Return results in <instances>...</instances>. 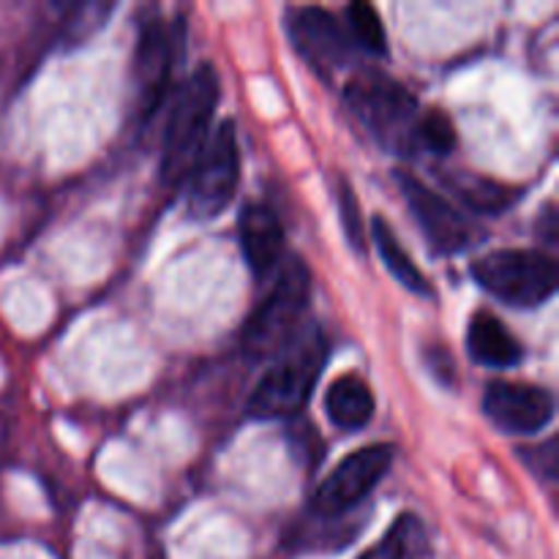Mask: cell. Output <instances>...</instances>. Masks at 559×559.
<instances>
[{
	"label": "cell",
	"mask_w": 559,
	"mask_h": 559,
	"mask_svg": "<svg viewBox=\"0 0 559 559\" xmlns=\"http://www.w3.org/2000/svg\"><path fill=\"white\" fill-rule=\"evenodd\" d=\"M344 104L385 151L413 156L418 151V98L380 71H360L344 85Z\"/></svg>",
	"instance_id": "cell-1"
},
{
	"label": "cell",
	"mask_w": 559,
	"mask_h": 559,
	"mask_svg": "<svg viewBox=\"0 0 559 559\" xmlns=\"http://www.w3.org/2000/svg\"><path fill=\"white\" fill-rule=\"evenodd\" d=\"M328 358V342L322 331L298 333L276 364L262 374L249 399V415L257 420H284L298 415L309 404L322 366Z\"/></svg>",
	"instance_id": "cell-2"
},
{
	"label": "cell",
	"mask_w": 559,
	"mask_h": 559,
	"mask_svg": "<svg viewBox=\"0 0 559 559\" xmlns=\"http://www.w3.org/2000/svg\"><path fill=\"white\" fill-rule=\"evenodd\" d=\"M218 96H222V82L211 63H202L175 96L162 145V178L167 183H183L191 164L205 147Z\"/></svg>",
	"instance_id": "cell-3"
},
{
	"label": "cell",
	"mask_w": 559,
	"mask_h": 559,
	"mask_svg": "<svg viewBox=\"0 0 559 559\" xmlns=\"http://www.w3.org/2000/svg\"><path fill=\"white\" fill-rule=\"evenodd\" d=\"M311 300V271L300 257H289L276 271V284L262 298L243 328V349L251 358L278 355L300 333Z\"/></svg>",
	"instance_id": "cell-4"
},
{
	"label": "cell",
	"mask_w": 559,
	"mask_h": 559,
	"mask_svg": "<svg viewBox=\"0 0 559 559\" xmlns=\"http://www.w3.org/2000/svg\"><path fill=\"white\" fill-rule=\"evenodd\" d=\"M186 207L197 222H213L233 202L240 183V147L233 120H222L186 175Z\"/></svg>",
	"instance_id": "cell-5"
},
{
	"label": "cell",
	"mask_w": 559,
	"mask_h": 559,
	"mask_svg": "<svg viewBox=\"0 0 559 559\" xmlns=\"http://www.w3.org/2000/svg\"><path fill=\"white\" fill-rule=\"evenodd\" d=\"M473 278L497 300L516 309H535L557 293V265L533 249H500L480 257Z\"/></svg>",
	"instance_id": "cell-6"
},
{
	"label": "cell",
	"mask_w": 559,
	"mask_h": 559,
	"mask_svg": "<svg viewBox=\"0 0 559 559\" xmlns=\"http://www.w3.org/2000/svg\"><path fill=\"white\" fill-rule=\"evenodd\" d=\"M393 456H396V448L382 445V442L349 453V456L322 480L320 489L314 491L311 508L325 519L342 516V513L353 511L358 502H364L366 497L380 486V480L385 478L388 469H391Z\"/></svg>",
	"instance_id": "cell-7"
},
{
	"label": "cell",
	"mask_w": 559,
	"mask_h": 559,
	"mask_svg": "<svg viewBox=\"0 0 559 559\" xmlns=\"http://www.w3.org/2000/svg\"><path fill=\"white\" fill-rule=\"evenodd\" d=\"M404 202L437 254H459L478 238V227L413 173H396Z\"/></svg>",
	"instance_id": "cell-8"
},
{
	"label": "cell",
	"mask_w": 559,
	"mask_h": 559,
	"mask_svg": "<svg viewBox=\"0 0 559 559\" xmlns=\"http://www.w3.org/2000/svg\"><path fill=\"white\" fill-rule=\"evenodd\" d=\"M484 409L491 424L519 437L538 435L555 420L551 393L527 382H489L484 393Z\"/></svg>",
	"instance_id": "cell-9"
},
{
	"label": "cell",
	"mask_w": 559,
	"mask_h": 559,
	"mask_svg": "<svg viewBox=\"0 0 559 559\" xmlns=\"http://www.w3.org/2000/svg\"><path fill=\"white\" fill-rule=\"evenodd\" d=\"M287 31L300 58L320 74L331 76L333 71L344 69L353 55V44L336 16L317 5L293 9L287 16Z\"/></svg>",
	"instance_id": "cell-10"
},
{
	"label": "cell",
	"mask_w": 559,
	"mask_h": 559,
	"mask_svg": "<svg viewBox=\"0 0 559 559\" xmlns=\"http://www.w3.org/2000/svg\"><path fill=\"white\" fill-rule=\"evenodd\" d=\"M238 235L246 262L257 278H265L267 273L278 271L284 257V227L271 205H262V202L246 205L240 213Z\"/></svg>",
	"instance_id": "cell-11"
},
{
	"label": "cell",
	"mask_w": 559,
	"mask_h": 559,
	"mask_svg": "<svg viewBox=\"0 0 559 559\" xmlns=\"http://www.w3.org/2000/svg\"><path fill=\"white\" fill-rule=\"evenodd\" d=\"M173 66V41L162 20L142 25L136 44V91H140L142 112L151 115L162 104L164 87L169 82Z\"/></svg>",
	"instance_id": "cell-12"
},
{
	"label": "cell",
	"mask_w": 559,
	"mask_h": 559,
	"mask_svg": "<svg viewBox=\"0 0 559 559\" xmlns=\"http://www.w3.org/2000/svg\"><path fill=\"white\" fill-rule=\"evenodd\" d=\"M467 353L486 369H513L522 364L524 353L519 338L506 328L500 317L478 311L467 328Z\"/></svg>",
	"instance_id": "cell-13"
},
{
	"label": "cell",
	"mask_w": 559,
	"mask_h": 559,
	"mask_svg": "<svg viewBox=\"0 0 559 559\" xmlns=\"http://www.w3.org/2000/svg\"><path fill=\"white\" fill-rule=\"evenodd\" d=\"M374 393L360 380L358 374H344L328 388L325 393V413L336 429L358 431L371 424L374 418Z\"/></svg>",
	"instance_id": "cell-14"
},
{
	"label": "cell",
	"mask_w": 559,
	"mask_h": 559,
	"mask_svg": "<svg viewBox=\"0 0 559 559\" xmlns=\"http://www.w3.org/2000/svg\"><path fill=\"white\" fill-rule=\"evenodd\" d=\"M371 238H374L377 251H380L382 262H385V267L391 271V276L396 278L404 289H409V293L420 295V298H429V278H426L424 271L415 265L413 257L404 251V246L399 243V235L393 233V227L382 216H374V222H371Z\"/></svg>",
	"instance_id": "cell-15"
},
{
	"label": "cell",
	"mask_w": 559,
	"mask_h": 559,
	"mask_svg": "<svg viewBox=\"0 0 559 559\" xmlns=\"http://www.w3.org/2000/svg\"><path fill=\"white\" fill-rule=\"evenodd\" d=\"M429 557V530L415 513H402L385 535L364 551L360 559H426Z\"/></svg>",
	"instance_id": "cell-16"
},
{
	"label": "cell",
	"mask_w": 559,
	"mask_h": 559,
	"mask_svg": "<svg viewBox=\"0 0 559 559\" xmlns=\"http://www.w3.org/2000/svg\"><path fill=\"white\" fill-rule=\"evenodd\" d=\"M445 183L456 191V197L464 205H469L478 213H500L516 200V194L511 189H506L502 183H495V180L480 178V175L456 173L451 178H445Z\"/></svg>",
	"instance_id": "cell-17"
},
{
	"label": "cell",
	"mask_w": 559,
	"mask_h": 559,
	"mask_svg": "<svg viewBox=\"0 0 559 559\" xmlns=\"http://www.w3.org/2000/svg\"><path fill=\"white\" fill-rule=\"evenodd\" d=\"M347 25H349V36H353L355 47H360L364 52L374 55V58L388 55L385 25H382V20H380V14H377L374 5H369V3L349 5Z\"/></svg>",
	"instance_id": "cell-18"
},
{
	"label": "cell",
	"mask_w": 559,
	"mask_h": 559,
	"mask_svg": "<svg viewBox=\"0 0 559 559\" xmlns=\"http://www.w3.org/2000/svg\"><path fill=\"white\" fill-rule=\"evenodd\" d=\"M456 147V131H453L451 118L440 109L420 112L418 120V151H431L437 156H445Z\"/></svg>",
	"instance_id": "cell-19"
},
{
	"label": "cell",
	"mask_w": 559,
	"mask_h": 559,
	"mask_svg": "<svg viewBox=\"0 0 559 559\" xmlns=\"http://www.w3.org/2000/svg\"><path fill=\"white\" fill-rule=\"evenodd\" d=\"M519 453H522V462L527 464V467L533 469L540 480H546V484H555L557 464H559L557 440H546L544 445H538V448H522Z\"/></svg>",
	"instance_id": "cell-20"
},
{
	"label": "cell",
	"mask_w": 559,
	"mask_h": 559,
	"mask_svg": "<svg viewBox=\"0 0 559 559\" xmlns=\"http://www.w3.org/2000/svg\"><path fill=\"white\" fill-rule=\"evenodd\" d=\"M338 207H342V224L344 233H347L349 243L355 249H364V218H360L358 200H355L353 189L347 186V180H342V191H338Z\"/></svg>",
	"instance_id": "cell-21"
}]
</instances>
